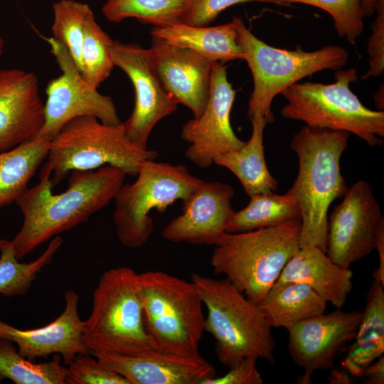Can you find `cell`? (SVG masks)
I'll return each instance as SVG.
<instances>
[{"mask_svg":"<svg viewBox=\"0 0 384 384\" xmlns=\"http://www.w3.org/2000/svg\"><path fill=\"white\" fill-rule=\"evenodd\" d=\"M50 172L42 166L39 181L16 200L23 215L18 233L10 240L18 260L54 237L86 222L114 200L126 173L112 165L73 171L64 191L53 193Z\"/></svg>","mask_w":384,"mask_h":384,"instance_id":"1","label":"cell"},{"mask_svg":"<svg viewBox=\"0 0 384 384\" xmlns=\"http://www.w3.org/2000/svg\"><path fill=\"white\" fill-rule=\"evenodd\" d=\"M349 133L304 126L291 142L299 160L297 178L289 190L301 208L300 247H316L326 252L328 210L348 191L340 161Z\"/></svg>","mask_w":384,"mask_h":384,"instance_id":"2","label":"cell"},{"mask_svg":"<svg viewBox=\"0 0 384 384\" xmlns=\"http://www.w3.org/2000/svg\"><path fill=\"white\" fill-rule=\"evenodd\" d=\"M301 219L230 233L215 245L210 265L252 302L258 304L300 248Z\"/></svg>","mask_w":384,"mask_h":384,"instance_id":"3","label":"cell"},{"mask_svg":"<svg viewBox=\"0 0 384 384\" xmlns=\"http://www.w3.org/2000/svg\"><path fill=\"white\" fill-rule=\"evenodd\" d=\"M191 282L207 309L205 331L215 340V354L223 366L231 368L247 357L274 363L272 327L257 304L226 278L193 272Z\"/></svg>","mask_w":384,"mask_h":384,"instance_id":"4","label":"cell"},{"mask_svg":"<svg viewBox=\"0 0 384 384\" xmlns=\"http://www.w3.org/2000/svg\"><path fill=\"white\" fill-rule=\"evenodd\" d=\"M83 341L92 352L137 354L153 349L146 330L139 273L129 267L110 269L92 294Z\"/></svg>","mask_w":384,"mask_h":384,"instance_id":"5","label":"cell"},{"mask_svg":"<svg viewBox=\"0 0 384 384\" xmlns=\"http://www.w3.org/2000/svg\"><path fill=\"white\" fill-rule=\"evenodd\" d=\"M237 41L251 71L253 90L247 117H265L267 124L274 121L272 102L276 95L302 79L324 70H338L348 63L349 54L341 46L328 45L314 51L302 48L282 49L271 46L256 37L241 18H233Z\"/></svg>","mask_w":384,"mask_h":384,"instance_id":"6","label":"cell"},{"mask_svg":"<svg viewBox=\"0 0 384 384\" xmlns=\"http://www.w3.org/2000/svg\"><path fill=\"white\" fill-rule=\"evenodd\" d=\"M159 154L134 144L127 136L122 122L105 124L93 116L75 117L50 138L44 167L50 172L53 187L73 171L95 170L115 166L127 175L136 176L145 160Z\"/></svg>","mask_w":384,"mask_h":384,"instance_id":"7","label":"cell"},{"mask_svg":"<svg viewBox=\"0 0 384 384\" xmlns=\"http://www.w3.org/2000/svg\"><path fill=\"white\" fill-rule=\"evenodd\" d=\"M335 81L297 82L280 94L287 100L283 117L299 120L307 126L352 133L369 146H382L384 112L366 107L351 90L358 80L355 68L338 70Z\"/></svg>","mask_w":384,"mask_h":384,"instance_id":"8","label":"cell"},{"mask_svg":"<svg viewBox=\"0 0 384 384\" xmlns=\"http://www.w3.org/2000/svg\"><path fill=\"white\" fill-rule=\"evenodd\" d=\"M144 315L153 347L158 351L198 356L205 331L203 305L191 281L162 271L139 273Z\"/></svg>","mask_w":384,"mask_h":384,"instance_id":"9","label":"cell"},{"mask_svg":"<svg viewBox=\"0 0 384 384\" xmlns=\"http://www.w3.org/2000/svg\"><path fill=\"white\" fill-rule=\"evenodd\" d=\"M137 179L124 183L117 193L112 220L119 242L126 247L139 248L154 231L150 211L163 213L177 200L184 201L203 181L183 165L145 160Z\"/></svg>","mask_w":384,"mask_h":384,"instance_id":"10","label":"cell"},{"mask_svg":"<svg viewBox=\"0 0 384 384\" xmlns=\"http://www.w3.org/2000/svg\"><path fill=\"white\" fill-rule=\"evenodd\" d=\"M46 41L61 74L46 85L44 124L35 139L51 138L65 123L80 116H93L112 125L121 124L112 97L100 93L85 80L64 45L52 37Z\"/></svg>","mask_w":384,"mask_h":384,"instance_id":"11","label":"cell"},{"mask_svg":"<svg viewBox=\"0 0 384 384\" xmlns=\"http://www.w3.org/2000/svg\"><path fill=\"white\" fill-rule=\"evenodd\" d=\"M383 225L381 208L371 186L366 181H358L328 217L326 254L336 264L349 268L375 249Z\"/></svg>","mask_w":384,"mask_h":384,"instance_id":"12","label":"cell"},{"mask_svg":"<svg viewBox=\"0 0 384 384\" xmlns=\"http://www.w3.org/2000/svg\"><path fill=\"white\" fill-rule=\"evenodd\" d=\"M235 94L226 67L213 62L206 106L199 117L187 121L181 131L182 139L190 144L186 156L200 168H208L216 157L239 149L246 143L236 136L230 124Z\"/></svg>","mask_w":384,"mask_h":384,"instance_id":"13","label":"cell"},{"mask_svg":"<svg viewBox=\"0 0 384 384\" xmlns=\"http://www.w3.org/2000/svg\"><path fill=\"white\" fill-rule=\"evenodd\" d=\"M110 51L114 66L127 74L134 89V109L122 122L125 133L134 144L147 149L148 139L155 125L174 113L178 104L162 86L147 49L137 43L113 41Z\"/></svg>","mask_w":384,"mask_h":384,"instance_id":"14","label":"cell"},{"mask_svg":"<svg viewBox=\"0 0 384 384\" xmlns=\"http://www.w3.org/2000/svg\"><path fill=\"white\" fill-rule=\"evenodd\" d=\"M362 316L361 311L336 309L309 317L287 329L289 354L304 370L299 383H311L314 371L333 368L338 355L353 340Z\"/></svg>","mask_w":384,"mask_h":384,"instance_id":"15","label":"cell"},{"mask_svg":"<svg viewBox=\"0 0 384 384\" xmlns=\"http://www.w3.org/2000/svg\"><path fill=\"white\" fill-rule=\"evenodd\" d=\"M151 64L165 91L199 117L210 90L213 62L198 53L151 36Z\"/></svg>","mask_w":384,"mask_h":384,"instance_id":"16","label":"cell"},{"mask_svg":"<svg viewBox=\"0 0 384 384\" xmlns=\"http://www.w3.org/2000/svg\"><path fill=\"white\" fill-rule=\"evenodd\" d=\"M234 195L228 183L203 181L183 201L182 214L166 225L163 238L172 242L216 245L227 233L235 211L231 203Z\"/></svg>","mask_w":384,"mask_h":384,"instance_id":"17","label":"cell"},{"mask_svg":"<svg viewBox=\"0 0 384 384\" xmlns=\"http://www.w3.org/2000/svg\"><path fill=\"white\" fill-rule=\"evenodd\" d=\"M65 308L60 316L47 325L31 329H20L0 320V338L15 343L19 353L33 361L60 354L68 366L78 354H89L83 341L85 321L79 315L80 297L68 289L64 295Z\"/></svg>","mask_w":384,"mask_h":384,"instance_id":"18","label":"cell"},{"mask_svg":"<svg viewBox=\"0 0 384 384\" xmlns=\"http://www.w3.org/2000/svg\"><path fill=\"white\" fill-rule=\"evenodd\" d=\"M44 119L37 76L21 69H0V152L34 139Z\"/></svg>","mask_w":384,"mask_h":384,"instance_id":"19","label":"cell"},{"mask_svg":"<svg viewBox=\"0 0 384 384\" xmlns=\"http://www.w3.org/2000/svg\"><path fill=\"white\" fill-rule=\"evenodd\" d=\"M90 354L130 384H200L206 378L215 375L214 367L201 355L188 356L154 348L129 355Z\"/></svg>","mask_w":384,"mask_h":384,"instance_id":"20","label":"cell"},{"mask_svg":"<svg viewBox=\"0 0 384 384\" xmlns=\"http://www.w3.org/2000/svg\"><path fill=\"white\" fill-rule=\"evenodd\" d=\"M353 272L339 266L316 247H301L275 283L300 282L312 288L326 303L341 309L353 288Z\"/></svg>","mask_w":384,"mask_h":384,"instance_id":"21","label":"cell"},{"mask_svg":"<svg viewBox=\"0 0 384 384\" xmlns=\"http://www.w3.org/2000/svg\"><path fill=\"white\" fill-rule=\"evenodd\" d=\"M150 33L151 36L191 49L213 62L243 60L233 21L215 26H193L180 22L166 27H152Z\"/></svg>","mask_w":384,"mask_h":384,"instance_id":"22","label":"cell"},{"mask_svg":"<svg viewBox=\"0 0 384 384\" xmlns=\"http://www.w3.org/2000/svg\"><path fill=\"white\" fill-rule=\"evenodd\" d=\"M250 121L252 132L249 141L240 149L223 154L214 160L215 164L235 175L250 197L275 192L278 187L265 159L263 133L267 122L261 114H256Z\"/></svg>","mask_w":384,"mask_h":384,"instance_id":"23","label":"cell"},{"mask_svg":"<svg viewBox=\"0 0 384 384\" xmlns=\"http://www.w3.org/2000/svg\"><path fill=\"white\" fill-rule=\"evenodd\" d=\"M384 285L373 281L366 295L363 316L343 366L353 376L384 353Z\"/></svg>","mask_w":384,"mask_h":384,"instance_id":"24","label":"cell"},{"mask_svg":"<svg viewBox=\"0 0 384 384\" xmlns=\"http://www.w3.org/2000/svg\"><path fill=\"white\" fill-rule=\"evenodd\" d=\"M327 303L309 286L300 282L274 283L257 304L272 327L287 329L324 313Z\"/></svg>","mask_w":384,"mask_h":384,"instance_id":"25","label":"cell"},{"mask_svg":"<svg viewBox=\"0 0 384 384\" xmlns=\"http://www.w3.org/2000/svg\"><path fill=\"white\" fill-rule=\"evenodd\" d=\"M50 144V137L37 138L0 152V208L16 203L27 190L48 156Z\"/></svg>","mask_w":384,"mask_h":384,"instance_id":"26","label":"cell"},{"mask_svg":"<svg viewBox=\"0 0 384 384\" xmlns=\"http://www.w3.org/2000/svg\"><path fill=\"white\" fill-rule=\"evenodd\" d=\"M250 198V202L244 208L234 211L231 215L226 225L227 233L251 231L301 219L298 199L289 191L282 195L270 192Z\"/></svg>","mask_w":384,"mask_h":384,"instance_id":"27","label":"cell"},{"mask_svg":"<svg viewBox=\"0 0 384 384\" xmlns=\"http://www.w3.org/2000/svg\"><path fill=\"white\" fill-rule=\"evenodd\" d=\"M60 354L47 362L33 363L22 356L14 343L0 338V380L8 378L16 384H65L68 368L60 363Z\"/></svg>","mask_w":384,"mask_h":384,"instance_id":"28","label":"cell"},{"mask_svg":"<svg viewBox=\"0 0 384 384\" xmlns=\"http://www.w3.org/2000/svg\"><path fill=\"white\" fill-rule=\"evenodd\" d=\"M186 0H107L102 7L104 16L119 23L129 18L153 26L166 27L180 23Z\"/></svg>","mask_w":384,"mask_h":384,"instance_id":"29","label":"cell"},{"mask_svg":"<svg viewBox=\"0 0 384 384\" xmlns=\"http://www.w3.org/2000/svg\"><path fill=\"white\" fill-rule=\"evenodd\" d=\"M53 11L52 38L64 45L78 68L85 27L95 14L88 4L75 0H59Z\"/></svg>","mask_w":384,"mask_h":384,"instance_id":"30","label":"cell"},{"mask_svg":"<svg viewBox=\"0 0 384 384\" xmlns=\"http://www.w3.org/2000/svg\"><path fill=\"white\" fill-rule=\"evenodd\" d=\"M112 41L93 15L85 27L78 69L96 88L110 77L114 67L110 51Z\"/></svg>","mask_w":384,"mask_h":384,"instance_id":"31","label":"cell"},{"mask_svg":"<svg viewBox=\"0 0 384 384\" xmlns=\"http://www.w3.org/2000/svg\"><path fill=\"white\" fill-rule=\"evenodd\" d=\"M18 260L9 240H0V294L4 297L26 294L45 267L40 257L29 262Z\"/></svg>","mask_w":384,"mask_h":384,"instance_id":"32","label":"cell"},{"mask_svg":"<svg viewBox=\"0 0 384 384\" xmlns=\"http://www.w3.org/2000/svg\"><path fill=\"white\" fill-rule=\"evenodd\" d=\"M268 3L284 5L304 4L321 9L333 18L338 36L355 45L364 28L365 14L360 0H267Z\"/></svg>","mask_w":384,"mask_h":384,"instance_id":"33","label":"cell"},{"mask_svg":"<svg viewBox=\"0 0 384 384\" xmlns=\"http://www.w3.org/2000/svg\"><path fill=\"white\" fill-rule=\"evenodd\" d=\"M68 366L66 384H130L90 353L78 354Z\"/></svg>","mask_w":384,"mask_h":384,"instance_id":"34","label":"cell"},{"mask_svg":"<svg viewBox=\"0 0 384 384\" xmlns=\"http://www.w3.org/2000/svg\"><path fill=\"white\" fill-rule=\"evenodd\" d=\"M255 1L268 3L267 0H186L180 21L193 26H208L226 9Z\"/></svg>","mask_w":384,"mask_h":384,"instance_id":"35","label":"cell"},{"mask_svg":"<svg viewBox=\"0 0 384 384\" xmlns=\"http://www.w3.org/2000/svg\"><path fill=\"white\" fill-rule=\"evenodd\" d=\"M375 13L367 46L369 69L361 76L363 80L379 77L384 71V0H379Z\"/></svg>","mask_w":384,"mask_h":384,"instance_id":"36","label":"cell"},{"mask_svg":"<svg viewBox=\"0 0 384 384\" xmlns=\"http://www.w3.org/2000/svg\"><path fill=\"white\" fill-rule=\"evenodd\" d=\"M257 358L247 357L231 368L225 375L206 378L200 384H262L263 379L257 368Z\"/></svg>","mask_w":384,"mask_h":384,"instance_id":"37","label":"cell"},{"mask_svg":"<svg viewBox=\"0 0 384 384\" xmlns=\"http://www.w3.org/2000/svg\"><path fill=\"white\" fill-rule=\"evenodd\" d=\"M363 376L366 378L365 383H384V357L383 355L365 369Z\"/></svg>","mask_w":384,"mask_h":384,"instance_id":"38","label":"cell"},{"mask_svg":"<svg viewBox=\"0 0 384 384\" xmlns=\"http://www.w3.org/2000/svg\"><path fill=\"white\" fill-rule=\"evenodd\" d=\"M375 250L378 253L379 265L373 272V279L384 285V225L378 231Z\"/></svg>","mask_w":384,"mask_h":384,"instance_id":"39","label":"cell"},{"mask_svg":"<svg viewBox=\"0 0 384 384\" xmlns=\"http://www.w3.org/2000/svg\"><path fill=\"white\" fill-rule=\"evenodd\" d=\"M362 9L366 16H372L375 11L379 0H360Z\"/></svg>","mask_w":384,"mask_h":384,"instance_id":"40","label":"cell"},{"mask_svg":"<svg viewBox=\"0 0 384 384\" xmlns=\"http://www.w3.org/2000/svg\"><path fill=\"white\" fill-rule=\"evenodd\" d=\"M383 85L382 84L375 94L374 99L375 105L381 110H383Z\"/></svg>","mask_w":384,"mask_h":384,"instance_id":"41","label":"cell"},{"mask_svg":"<svg viewBox=\"0 0 384 384\" xmlns=\"http://www.w3.org/2000/svg\"><path fill=\"white\" fill-rule=\"evenodd\" d=\"M4 40L1 37V36L0 35V58L2 55V53H3V50H4Z\"/></svg>","mask_w":384,"mask_h":384,"instance_id":"42","label":"cell"}]
</instances>
